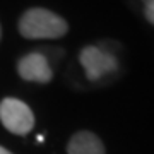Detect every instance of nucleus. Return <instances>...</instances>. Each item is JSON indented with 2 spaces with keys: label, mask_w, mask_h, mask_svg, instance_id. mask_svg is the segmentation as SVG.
Segmentation results:
<instances>
[{
  "label": "nucleus",
  "mask_w": 154,
  "mask_h": 154,
  "mask_svg": "<svg viewBox=\"0 0 154 154\" xmlns=\"http://www.w3.org/2000/svg\"><path fill=\"white\" fill-rule=\"evenodd\" d=\"M17 72H19L21 79L38 84H46L53 77V72H51V67H50L46 57L41 55V53L24 55L17 62Z\"/></svg>",
  "instance_id": "4"
},
{
  "label": "nucleus",
  "mask_w": 154,
  "mask_h": 154,
  "mask_svg": "<svg viewBox=\"0 0 154 154\" xmlns=\"http://www.w3.org/2000/svg\"><path fill=\"white\" fill-rule=\"evenodd\" d=\"M0 36H2V29H0Z\"/></svg>",
  "instance_id": "9"
},
{
  "label": "nucleus",
  "mask_w": 154,
  "mask_h": 154,
  "mask_svg": "<svg viewBox=\"0 0 154 154\" xmlns=\"http://www.w3.org/2000/svg\"><path fill=\"white\" fill-rule=\"evenodd\" d=\"M0 122L9 132L16 135H28L34 127V115L21 99L5 98L0 103Z\"/></svg>",
  "instance_id": "2"
},
{
  "label": "nucleus",
  "mask_w": 154,
  "mask_h": 154,
  "mask_svg": "<svg viewBox=\"0 0 154 154\" xmlns=\"http://www.w3.org/2000/svg\"><path fill=\"white\" fill-rule=\"evenodd\" d=\"M0 154H12L11 151H7L5 147H2V146H0Z\"/></svg>",
  "instance_id": "7"
},
{
  "label": "nucleus",
  "mask_w": 154,
  "mask_h": 154,
  "mask_svg": "<svg viewBox=\"0 0 154 154\" xmlns=\"http://www.w3.org/2000/svg\"><path fill=\"white\" fill-rule=\"evenodd\" d=\"M144 16L151 24H154V0H149L144 5Z\"/></svg>",
  "instance_id": "6"
},
{
  "label": "nucleus",
  "mask_w": 154,
  "mask_h": 154,
  "mask_svg": "<svg viewBox=\"0 0 154 154\" xmlns=\"http://www.w3.org/2000/svg\"><path fill=\"white\" fill-rule=\"evenodd\" d=\"M142 2H144V4H146V2H149V0H142Z\"/></svg>",
  "instance_id": "8"
},
{
  "label": "nucleus",
  "mask_w": 154,
  "mask_h": 154,
  "mask_svg": "<svg viewBox=\"0 0 154 154\" xmlns=\"http://www.w3.org/2000/svg\"><path fill=\"white\" fill-rule=\"evenodd\" d=\"M69 154H106L101 139L93 132L81 130L75 132L67 144Z\"/></svg>",
  "instance_id": "5"
},
{
  "label": "nucleus",
  "mask_w": 154,
  "mask_h": 154,
  "mask_svg": "<svg viewBox=\"0 0 154 154\" xmlns=\"http://www.w3.org/2000/svg\"><path fill=\"white\" fill-rule=\"evenodd\" d=\"M79 62L86 70V77L91 82H96L106 74H111L118 69V60L99 46H86L79 53Z\"/></svg>",
  "instance_id": "3"
},
{
  "label": "nucleus",
  "mask_w": 154,
  "mask_h": 154,
  "mask_svg": "<svg viewBox=\"0 0 154 154\" xmlns=\"http://www.w3.org/2000/svg\"><path fill=\"white\" fill-rule=\"evenodd\" d=\"M17 28L26 39H58L67 34L69 24L55 12L33 7L19 17Z\"/></svg>",
  "instance_id": "1"
}]
</instances>
